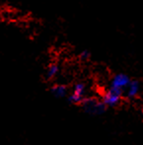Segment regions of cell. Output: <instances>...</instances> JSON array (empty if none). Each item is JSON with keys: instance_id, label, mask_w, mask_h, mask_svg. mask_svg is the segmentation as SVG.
Returning <instances> with one entry per match:
<instances>
[{"instance_id": "1", "label": "cell", "mask_w": 143, "mask_h": 145, "mask_svg": "<svg viewBox=\"0 0 143 145\" xmlns=\"http://www.w3.org/2000/svg\"><path fill=\"white\" fill-rule=\"evenodd\" d=\"M80 106L86 114L91 116H101L107 111L105 104L95 98H84Z\"/></svg>"}, {"instance_id": "2", "label": "cell", "mask_w": 143, "mask_h": 145, "mask_svg": "<svg viewBox=\"0 0 143 145\" xmlns=\"http://www.w3.org/2000/svg\"><path fill=\"white\" fill-rule=\"evenodd\" d=\"M122 96H123V91L110 87L109 90L104 94L102 102L107 108H114L119 104Z\"/></svg>"}, {"instance_id": "3", "label": "cell", "mask_w": 143, "mask_h": 145, "mask_svg": "<svg viewBox=\"0 0 143 145\" xmlns=\"http://www.w3.org/2000/svg\"><path fill=\"white\" fill-rule=\"evenodd\" d=\"M130 81H131V79L129 78L128 75L124 74V73H118V74H116L113 77L110 87L121 90L124 93V91H125V89L127 88Z\"/></svg>"}, {"instance_id": "4", "label": "cell", "mask_w": 143, "mask_h": 145, "mask_svg": "<svg viewBox=\"0 0 143 145\" xmlns=\"http://www.w3.org/2000/svg\"><path fill=\"white\" fill-rule=\"evenodd\" d=\"M140 91V83L137 80H131L128 84L127 88L124 91L123 95H125V97L127 99H134L136 98V96L138 95Z\"/></svg>"}, {"instance_id": "5", "label": "cell", "mask_w": 143, "mask_h": 145, "mask_svg": "<svg viewBox=\"0 0 143 145\" xmlns=\"http://www.w3.org/2000/svg\"><path fill=\"white\" fill-rule=\"evenodd\" d=\"M67 87L65 85H54L50 88V93L56 98H65L67 96Z\"/></svg>"}, {"instance_id": "6", "label": "cell", "mask_w": 143, "mask_h": 145, "mask_svg": "<svg viewBox=\"0 0 143 145\" xmlns=\"http://www.w3.org/2000/svg\"><path fill=\"white\" fill-rule=\"evenodd\" d=\"M59 71V66L56 63H52L48 66V71H46V78L48 79H52L54 77H56Z\"/></svg>"}, {"instance_id": "7", "label": "cell", "mask_w": 143, "mask_h": 145, "mask_svg": "<svg viewBox=\"0 0 143 145\" xmlns=\"http://www.w3.org/2000/svg\"><path fill=\"white\" fill-rule=\"evenodd\" d=\"M72 94L78 96V97L85 98V84H83V83H77L74 86Z\"/></svg>"}, {"instance_id": "8", "label": "cell", "mask_w": 143, "mask_h": 145, "mask_svg": "<svg viewBox=\"0 0 143 145\" xmlns=\"http://www.w3.org/2000/svg\"><path fill=\"white\" fill-rule=\"evenodd\" d=\"M90 56H91V54H90V52L87 50H83V52L79 54V57H80L81 60H88V59L90 58Z\"/></svg>"}]
</instances>
